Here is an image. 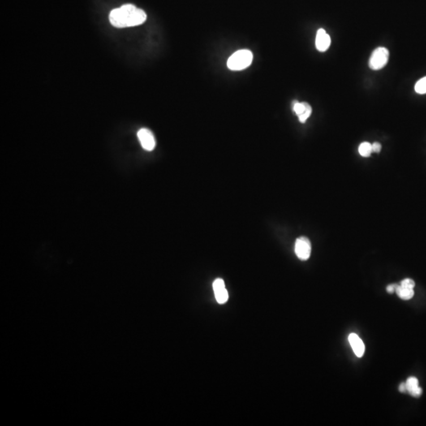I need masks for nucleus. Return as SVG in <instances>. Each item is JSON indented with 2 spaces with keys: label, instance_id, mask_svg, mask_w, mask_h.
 Wrapping results in <instances>:
<instances>
[{
  "label": "nucleus",
  "instance_id": "nucleus-1",
  "mask_svg": "<svg viewBox=\"0 0 426 426\" xmlns=\"http://www.w3.org/2000/svg\"><path fill=\"white\" fill-rule=\"evenodd\" d=\"M147 19L144 10L133 4H125L114 9L109 14V21L116 28H127L143 24Z\"/></svg>",
  "mask_w": 426,
  "mask_h": 426
},
{
  "label": "nucleus",
  "instance_id": "nucleus-2",
  "mask_svg": "<svg viewBox=\"0 0 426 426\" xmlns=\"http://www.w3.org/2000/svg\"><path fill=\"white\" fill-rule=\"evenodd\" d=\"M253 58V53L250 50H239L230 56L227 65L231 70H244L251 65Z\"/></svg>",
  "mask_w": 426,
  "mask_h": 426
},
{
  "label": "nucleus",
  "instance_id": "nucleus-3",
  "mask_svg": "<svg viewBox=\"0 0 426 426\" xmlns=\"http://www.w3.org/2000/svg\"><path fill=\"white\" fill-rule=\"evenodd\" d=\"M389 58V51L386 48L380 47L373 51L369 61V66L373 70L384 68L388 63Z\"/></svg>",
  "mask_w": 426,
  "mask_h": 426
},
{
  "label": "nucleus",
  "instance_id": "nucleus-4",
  "mask_svg": "<svg viewBox=\"0 0 426 426\" xmlns=\"http://www.w3.org/2000/svg\"><path fill=\"white\" fill-rule=\"evenodd\" d=\"M311 249V242L306 237H300L295 242L294 251L300 260H306L310 258Z\"/></svg>",
  "mask_w": 426,
  "mask_h": 426
},
{
  "label": "nucleus",
  "instance_id": "nucleus-5",
  "mask_svg": "<svg viewBox=\"0 0 426 426\" xmlns=\"http://www.w3.org/2000/svg\"><path fill=\"white\" fill-rule=\"evenodd\" d=\"M138 138L142 148L146 151H152L156 147V140L151 130L146 128L141 129L138 132Z\"/></svg>",
  "mask_w": 426,
  "mask_h": 426
},
{
  "label": "nucleus",
  "instance_id": "nucleus-6",
  "mask_svg": "<svg viewBox=\"0 0 426 426\" xmlns=\"http://www.w3.org/2000/svg\"><path fill=\"white\" fill-rule=\"evenodd\" d=\"M215 297L219 304H224L228 300V292L222 279H216L212 284Z\"/></svg>",
  "mask_w": 426,
  "mask_h": 426
},
{
  "label": "nucleus",
  "instance_id": "nucleus-7",
  "mask_svg": "<svg viewBox=\"0 0 426 426\" xmlns=\"http://www.w3.org/2000/svg\"><path fill=\"white\" fill-rule=\"evenodd\" d=\"M293 110L298 115V119L302 123H304L310 118L312 114V108L307 103H299L294 101L293 104Z\"/></svg>",
  "mask_w": 426,
  "mask_h": 426
},
{
  "label": "nucleus",
  "instance_id": "nucleus-8",
  "mask_svg": "<svg viewBox=\"0 0 426 426\" xmlns=\"http://www.w3.org/2000/svg\"><path fill=\"white\" fill-rule=\"evenodd\" d=\"M315 44H316V49L320 52H326L330 47V36L327 33L324 28H320L316 32Z\"/></svg>",
  "mask_w": 426,
  "mask_h": 426
},
{
  "label": "nucleus",
  "instance_id": "nucleus-9",
  "mask_svg": "<svg viewBox=\"0 0 426 426\" xmlns=\"http://www.w3.org/2000/svg\"><path fill=\"white\" fill-rule=\"evenodd\" d=\"M348 340L354 354H356L358 358H362L365 353V345L360 337L355 333H351L349 336Z\"/></svg>",
  "mask_w": 426,
  "mask_h": 426
},
{
  "label": "nucleus",
  "instance_id": "nucleus-10",
  "mask_svg": "<svg viewBox=\"0 0 426 426\" xmlns=\"http://www.w3.org/2000/svg\"><path fill=\"white\" fill-rule=\"evenodd\" d=\"M406 392H408L414 397L422 396V389L418 386V380L414 376H410L406 382Z\"/></svg>",
  "mask_w": 426,
  "mask_h": 426
},
{
  "label": "nucleus",
  "instance_id": "nucleus-11",
  "mask_svg": "<svg viewBox=\"0 0 426 426\" xmlns=\"http://www.w3.org/2000/svg\"><path fill=\"white\" fill-rule=\"evenodd\" d=\"M396 292L402 300H410L414 295V289L406 288V287H403L400 285L397 286Z\"/></svg>",
  "mask_w": 426,
  "mask_h": 426
},
{
  "label": "nucleus",
  "instance_id": "nucleus-12",
  "mask_svg": "<svg viewBox=\"0 0 426 426\" xmlns=\"http://www.w3.org/2000/svg\"><path fill=\"white\" fill-rule=\"evenodd\" d=\"M358 152L363 157H369L372 154V144L369 142H362L358 147Z\"/></svg>",
  "mask_w": 426,
  "mask_h": 426
},
{
  "label": "nucleus",
  "instance_id": "nucleus-13",
  "mask_svg": "<svg viewBox=\"0 0 426 426\" xmlns=\"http://www.w3.org/2000/svg\"><path fill=\"white\" fill-rule=\"evenodd\" d=\"M415 91L418 94H426V77L421 78L420 80L415 85Z\"/></svg>",
  "mask_w": 426,
  "mask_h": 426
},
{
  "label": "nucleus",
  "instance_id": "nucleus-14",
  "mask_svg": "<svg viewBox=\"0 0 426 426\" xmlns=\"http://www.w3.org/2000/svg\"><path fill=\"white\" fill-rule=\"evenodd\" d=\"M400 286L406 287V288L414 289V286H415V283L411 279H405V280L401 281Z\"/></svg>",
  "mask_w": 426,
  "mask_h": 426
},
{
  "label": "nucleus",
  "instance_id": "nucleus-15",
  "mask_svg": "<svg viewBox=\"0 0 426 426\" xmlns=\"http://www.w3.org/2000/svg\"><path fill=\"white\" fill-rule=\"evenodd\" d=\"M381 144L379 143V142H374L373 144H372V152H376V153H379L381 150Z\"/></svg>",
  "mask_w": 426,
  "mask_h": 426
},
{
  "label": "nucleus",
  "instance_id": "nucleus-16",
  "mask_svg": "<svg viewBox=\"0 0 426 426\" xmlns=\"http://www.w3.org/2000/svg\"><path fill=\"white\" fill-rule=\"evenodd\" d=\"M397 284H389L388 286H387V292L389 293V294H392V293H394L396 291V287H397Z\"/></svg>",
  "mask_w": 426,
  "mask_h": 426
},
{
  "label": "nucleus",
  "instance_id": "nucleus-17",
  "mask_svg": "<svg viewBox=\"0 0 426 426\" xmlns=\"http://www.w3.org/2000/svg\"><path fill=\"white\" fill-rule=\"evenodd\" d=\"M398 390H399V392H400L401 393H404V392H406V383H402V384L399 385V387H398Z\"/></svg>",
  "mask_w": 426,
  "mask_h": 426
}]
</instances>
